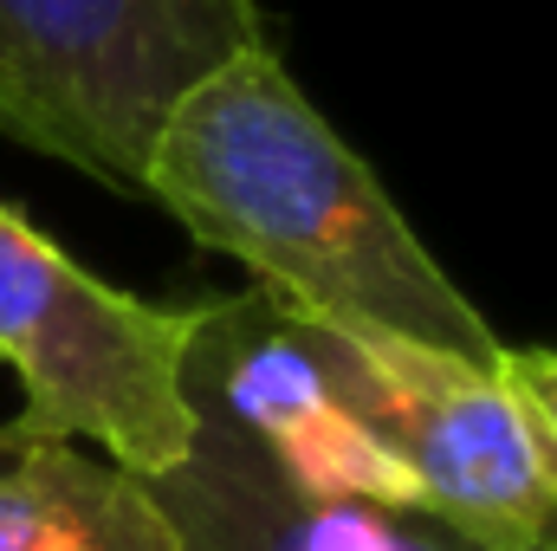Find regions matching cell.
Here are the masks:
<instances>
[{"label":"cell","mask_w":557,"mask_h":551,"mask_svg":"<svg viewBox=\"0 0 557 551\" xmlns=\"http://www.w3.org/2000/svg\"><path fill=\"white\" fill-rule=\"evenodd\" d=\"M143 201L169 208L208 254L240 260L298 318L403 331L473 364L506 351L376 169L298 91L273 39L221 59L162 111Z\"/></svg>","instance_id":"1"},{"label":"cell","mask_w":557,"mask_h":551,"mask_svg":"<svg viewBox=\"0 0 557 551\" xmlns=\"http://www.w3.org/2000/svg\"><path fill=\"white\" fill-rule=\"evenodd\" d=\"M195 305H149L78 267L33 215L0 201V364L20 383L7 434L98 441L111 467L162 480L195 448L182 390Z\"/></svg>","instance_id":"2"},{"label":"cell","mask_w":557,"mask_h":551,"mask_svg":"<svg viewBox=\"0 0 557 551\" xmlns=\"http://www.w3.org/2000/svg\"><path fill=\"white\" fill-rule=\"evenodd\" d=\"M260 39V0H0V137L143 201L162 111Z\"/></svg>","instance_id":"3"},{"label":"cell","mask_w":557,"mask_h":551,"mask_svg":"<svg viewBox=\"0 0 557 551\" xmlns=\"http://www.w3.org/2000/svg\"><path fill=\"white\" fill-rule=\"evenodd\" d=\"M305 325L350 409L403 467L416 513L480 551H557V493L499 364H473L376 325Z\"/></svg>","instance_id":"4"},{"label":"cell","mask_w":557,"mask_h":551,"mask_svg":"<svg viewBox=\"0 0 557 551\" xmlns=\"http://www.w3.org/2000/svg\"><path fill=\"white\" fill-rule=\"evenodd\" d=\"M182 390L195 409V441L227 448L285 487L416 506L389 448L337 390L311 325L260 285L195 305Z\"/></svg>","instance_id":"5"},{"label":"cell","mask_w":557,"mask_h":551,"mask_svg":"<svg viewBox=\"0 0 557 551\" xmlns=\"http://www.w3.org/2000/svg\"><path fill=\"white\" fill-rule=\"evenodd\" d=\"M143 487L169 513L182 551H480L416 506L305 493L214 441H195L182 467Z\"/></svg>","instance_id":"6"},{"label":"cell","mask_w":557,"mask_h":551,"mask_svg":"<svg viewBox=\"0 0 557 551\" xmlns=\"http://www.w3.org/2000/svg\"><path fill=\"white\" fill-rule=\"evenodd\" d=\"M0 551H182L169 513L137 474L65 441L0 461Z\"/></svg>","instance_id":"7"},{"label":"cell","mask_w":557,"mask_h":551,"mask_svg":"<svg viewBox=\"0 0 557 551\" xmlns=\"http://www.w3.org/2000/svg\"><path fill=\"white\" fill-rule=\"evenodd\" d=\"M499 377H506L512 403L525 409V428H532L539 461H545V480L557 493V351H545V344H506L499 351Z\"/></svg>","instance_id":"8"},{"label":"cell","mask_w":557,"mask_h":551,"mask_svg":"<svg viewBox=\"0 0 557 551\" xmlns=\"http://www.w3.org/2000/svg\"><path fill=\"white\" fill-rule=\"evenodd\" d=\"M13 448H20V441H13V434H7V421H0V461H7Z\"/></svg>","instance_id":"9"}]
</instances>
